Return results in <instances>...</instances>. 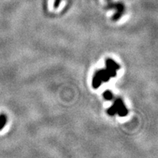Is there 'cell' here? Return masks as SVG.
<instances>
[{
    "mask_svg": "<svg viewBox=\"0 0 158 158\" xmlns=\"http://www.w3.org/2000/svg\"><path fill=\"white\" fill-rule=\"evenodd\" d=\"M107 112H108V114L111 116H113L116 114V112H117V108H116V104L115 103H114V105H113L111 107H110V108L108 109Z\"/></svg>",
    "mask_w": 158,
    "mask_h": 158,
    "instance_id": "obj_7",
    "label": "cell"
},
{
    "mask_svg": "<svg viewBox=\"0 0 158 158\" xmlns=\"http://www.w3.org/2000/svg\"><path fill=\"white\" fill-rule=\"evenodd\" d=\"M103 97H104V98L106 100H111L113 99L112 92L109 91V90H107V91L103 92Z\"/></svg>",
    "mask_w": 158,
    "mask_h": 158,
    "instance_id": "obj_8",
    "label": "cell"
},
{
    "mask_svg": "<svg viewBox=\"0 0 158 158\" xmlns=\"http://www.w3.org/2000/svg\"><path fill=\"white\" fill-rule=\"evenodd\" d=\"M116 104V108H117V114L120 116H125L128 114V111L124 104L123 101L120 98L116 99L114 102Z\"/></svg>",
    "mask_w": 158,
    "mask_h": 158,
    "instance_id": "obj_2",
    "label": "cell"
},
{
    "mask_svg": "<svg viewBox=\"0 0 158 158\" xmlns=\"http://www.w3.org/2000/svg\"><path fill=\"white\" fill-rule=\"evenodd\" d=\"M108 8H115L116 9V14L113 16L112 19L114 21H117L120 18V17L122 16L124 13V10H125V7L122 4L118 3V4H113V5H109L108 7Z\"/></svg>",
    "mask_w": 158,
    "mask_h": 158,
    "instance_id": "obj_1",
    "label": "cell"
},
{
    "mask_svg": "<svg viewBox=\"0 0 158 158\" xmlns=\"http://www.w3.org/2000/svg\"><path fill=\"white\" fill-rule=\"evenodd\" d=\"M105 64H106V67H111V68L115 69L116 70H118L120 68V66L111 59H107L106 61H105Z\"/></svg>",
    "mask_w": 158,
    "mask_h": 158,
    "instance_id": "obj_5",
    "label": "cell"
},
{
    "mask_svg": "<svg viewBox=\"0 0 158 158\" xmlns=\"http://www.w3.org/2000/svg\"><path fill=\"white\" fill-rule=\"evenodd\" d=\"M101 83H102V81H101L100 78L95 73V76L93 77V80H92V86H93L94 89H97L101 85Z\"/></svg>",
    "mask_w": 158,
    "mask_h": 158,
    "instance_id": "obj_4",
    "label": "cell"
},
{
    "mask_svg": "<svg viewBox=\"0 0 158 158\" xmlns=\"http://www.w3.org/2000/svg\"><path fill=\"white\" fill-rule=\"evenodd\" d=\"M96 73H97V74L100 76V78L102 82H107L109 80V78H111L106 69L100 70L97 71Z\"/></svg>",
    "mask_w": 158,
    "mask_h": 158,
    "instance_id": "obj_3",
    "label": "cell"
},
{
    "mask_svg": "<svg viewBox=\"0 0 158 158\" xmlns=\"http://www.w3.org/2000/svg\"><path fill=\"white\" fill-rule=\"evenodd\" d=\"M7 123V116L5 114H1L0 115V130L3 129L5 125Z\"/></svg>",
    "mask_w": 158,
    "mask_h": 158,
    "instance_id": "obj_6",
    "label": "cell"
},
{
    "mask_svg": "<svg viewBox=\"0 0 158 158\" xmlns=\"http://www.w3.org/2000/svg\"><path fill=\"white\" fill-rule=\"evenodd\" d=\"M60 2H61V0H56L55 3H54V7H55V8H57L58 6H59Z\"/></svg>",
    "mask_w": 158,
    "mask_h": 158,
    "instance_id": "obj_9",
    "label": "cell"
}]
</instances>
